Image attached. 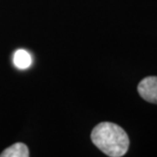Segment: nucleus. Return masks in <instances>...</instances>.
Segmentation results:
<instances>
[{
	"instance_id": "nucleus-1",
	"label": "nucleus",
	"mask_w": 157,
	"mask_h": 157,
	"mask_svg": "<svg viewBox=\"0 0 157 157\" xmlns=\"http://www.w3.org/2000/svg\"><path fill=\"white\" fill-rule=\"evenodd\" d=\"M91 140L97 148L110 157H121L128 152L130 139L124 128L113 122H100L93 128Z\"/></svg>"
},
{
	"instance_id": "nucleus-2",
	"label": "nucleus",
	"mask_w": 157,
	"mask_h": 157,
	"mask_svg": "<svg viewBox=\"0 0 157 157\" xmlns=\"http://www.w3.org/2000/svg\"><path fill=\"white\" fill-rule=\"evenodd\" d=\"M138 92L144 100L157 104V77H147L138 85Z\"/></svg>"
},
{
	"instance_id": "nucleus-3",
	"label": "nucleus",
	"mask_w": 157,
	"mask_h": 157,
	"mask_svg": "<svg viewBox=\"0 0 157 157\" xmlns=\"http://www.w3.org/2000/svg\"><path fill=\"white\" fill-rule=\"evenodd\" d=\"M30 156L29 149L24 143H15L10 147L6 148L0 157H28Z\"/></svg>"
},
{
	"instance_id": "nucleus-4",
	"label": "nucleus",
	"mask_w": 157,
	"mask_h": 157,
	"mask_svg": "<svg viewBox=\"0 0 157 157\" xmlns=\"http://www.w3.org/2000/svg\"><path fill=\"white\" fill-rule=\"evenodd\" d=\"M13 63L20 70H26L32 64V57L28 51L20 49L15 51L13 55Z\"/></svg>"
}]
</instances>
